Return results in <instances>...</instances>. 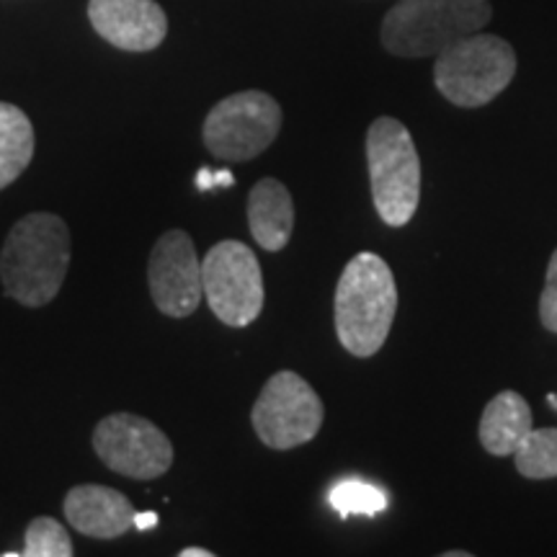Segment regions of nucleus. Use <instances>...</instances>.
I'll return each mask as SVG.
<instances>
[{
  "mask_svg": "<svg viewBox=\"0 0 557 557\" xmlns=\"http://www.w3.org/2000/svg\"><path fill=\"white\" fill-rule=\"evenodd\" d=\"M398 312L393 269L377 253H357L346 263L336 287V333L351 357L369 359L385 346Z\"/></svg>",
  "mask_w": 557,
  "mask_h": 557,
  "instance_id": "2",
  "label": "nucleus"
},
{
  "mask_svg": "<svg viewBox=\"0 0 557 557\" xmlns=\"http://www.w3.org/2000/svg\"><path fill=\"white\" fill-rule=\"evenodd\" d=\"M94 449L116 475L156 480L171 470L173 444L148 418L111 413L94 429Z\"/></svg>",
  "mask_w": 557,
  "mask_h": 557,
  "instance_id": "9",
  "label": "nucleus"
},
{
  "mask_svg": "<svg viewBox=\"0 0 557 557\" xmlns=\"http://www.w3.org/2000/svg\"><path fill=\"white\" fill-rule=\"evenodd\" d=\"M148 284L156 308L169 318H189L199 308L201 261L194 240L184 230H169L152 246L148 261Z\"/></svg>",
  "mask_w": 557,
  "mask_h": 557,
  "instance_id": "10",
  "label": "nucleus"
},
{
  "mask_svg": "<svg viewBox=\"0 0 557 557\" xmlns=\"http://www.w3.org/2000/svg\"><path fill=\"white\" fill-rule=\"evenodd\" d=\"M178 555L181 557H212L214 553H212V549H207V547H184Z\"/></svg>",
  "mask_w": 557,
  "mask_h": 557,
  "instance_id": "23",
  "label": "nucleus"
},
{
  "mask_svg": "<svg viewBox=\"0 0 557 557\" xmlns=\"http://www.w3.org/2000/svg\"><path fill=\"white\" fill-rule=\"evenodd\" d=\"M158 513L156 511H148V513H135V527L139 532H148V529H156L158 527Z\"/></svg>",
  "mask_w": 557,
  "mask_h": 557,
  "instance_id": "20",
  "label": "nucleus"
},
{
  "mask_svg": "<svg viewBox=\"0 0 557 557\" xmlns=\"http://www.w3.org/2000/svg\"><path fill=\"white\" fill-rule=\"evenodd\" d=\"M282 129V107L263 90L227 96L207 114L201 137L214 158L246 163L261 156Z\"/></svg>",
  "mask_w": 557,
  "mask_h": 557,
  "instance_id": "6",
  "label": "nucleus"
},
{
  "mask_svg": "<svg viewBox=\"0 0 557 557\" xmlns=\"http://www.w3.org/2000/svg\"><path fill=\"white\" fill-rule=\"evenodd\" d=\"M540 320L549 333H557V248L549 259L547 282L540 297Z\"/></svg>",
  "mask_w": 557,
  "mask_h": 557,
  "instance_id": "19",
  "label": "nucleus"
},
{
  "mask_svg": "<svg viewBox=\"0 0 557 557\" xmlns=\"http://www.w3.org/2000/svg\"><path fill=\"white\" fill-rule=\"evenodd\" d=\"M197 189L199 191H212L214 189V171L212 169H201L197 173Z\"/></svg>",
  "mask_w": 557,
  "mask_h": 557,
  "instance_id": "21",
  "label": "nucleus"
},
{
  "mask_svg": "<svg viewBox=\"0 0 557 557\" xmlns=\"http://www.w3.org/2000/svg\"><path fill=\"white\" fill-rule=\"evenodd\" d=\"M367 165L382 222L389 227L408 225L421 201V160L406 124L393 116H380L369 124Z\"/></svg>",
  "mask_w": 557,
  "mask_h": 557,
  "instance_id": "5",
  "label": "nucleus"
},
{
  "mask_svg": "<svg viewBox=\"0 0 557 557\" xmlns=\"http://www.w3.org/2000/svg\"><path fill=\"white\" fill-rule=\"evenodd\" d=\"M24 557H70L75 553L67 529L52 517H39L26 527Z\"/></svg>",
  "mask_w": 557,
  "mask_h": 557,
  "instance_id": "18",
  "label": "nucleus"
},
{
  "mask_svg": "<svg viewBox=\"0 0 557 557\" xmlns=\"http://www.w3.org/2000/svg\"><path fill=\"white\" fill-rule=\"evenodd\" d=\"M70 527L94 540H116L135 527V506L124 493L107 485H75L65 496Z\"/></svg>",
  "mask_w": 557,
  "mask_h": 557,
  "instance_id": "12",
  "label": "nucleus"
},
{
  "mask_svg": "<svg viewBox=\"0 0 557 557\" xmlns=\"http://www.w3.org/2000/svg\"><path fill=\"white\" fill-rule=\"evenodd\" d=\"M547 403H549V408L557 410V398H555V395H547Z\"/></svg>",
  "mask_w": 557,
  "mask_h": 557,
  "instance_id": "25",
  "label": "nucleus"
},
{
  "mask_svg": "<svg viewBox=\"0 0 557 557\" xmlns=\"http://www.w3.org/2000/svg\"><path fill=\"white\" fill-rule=\"evenodd\" d=\"M472 553H462V549H449V553H444V557H470Z\"/></svg>",
  "mask_w": 557,
  "mask_h": 557,
  "instance_id": "24",
  "label": "nucleus"
},
{
  "mask_svg": "<svg viewBox=\"0 0 557 557\" xmlns=\"http://www.w3.org/2000/svg\"><path fill=\"white\" fill-rule=\"evenodd\" d=\"M325 408L310 382L297 372H276L263 385L259 400L250 410L256 436L269 449H295L312 442L323 426Z\"/></svg>",
  "mask_w": 557,
  "mask_h": 557,
  "instance_id": "8",
  "label": "nucleus"
},
{
  "mask_svg": "<svg viewBox=\"0 0 557 557\" xmlns=\"http://www.w3.org/2000/svg\"><path fill=\"white\" fill-rule=\"evenodd\" d=\"M329 504L338 517H374L382 513L389 504V496L380 485L364 483V480H341L331 487Z\"/></svg>",
  "mask_w": 557,
  "mask_h": 557,
  "instance_id": "17",
  "label": "nucleus"
},
{
  "mask_svg": "<svg viewBox=\"0 0 557 557\" xmlns=\"http://www.w3.org/2000/svg\"><path fill=\"white\" fill-rule=\"evenodd\" d=\"M96 34L124 52H150L163 45L169 16L156 0H88Z\"/></svg>",
  "mask_w": 557,
  "mask_h": 557,
  "instance_id": "11",
  "label": "nucleus"
},
{
  "mask_svg": "<svg viewBox=\"0 0 557 557\" xmlns=\"http://www.w3.org/2000/svg\"><path fill=\"white\" fill-rule=\"evenodd\" d=\"M34 158V127L13 103L0 101V189L11 186Z\"/></svg>",
  "mask_w": 557,
  "mask_h": 557,
  "instance_id": "15",
  "label": "nucleus"
},
{
  "mask_svg": "<svg viewBox=\"0 0 557 557\" xmlns=\"http://www.w3.org/2000/svg\"><path fill=\"white\" fill-rule=\"evenodd\" d=\"M529 431H532V410L517 389L498 393L480 418V444L493 457H511Z\"/></svg>",
  "mask_w": 557,
  "mask_h": 557,
  "instance_id": "14",
  "label": "nucleus"
},
{
  "mask_svg": "<svg viewBox=\"0 0 557 557\" xmlns=\"http://www.w3.org/2000/svg\"><path fill=\"white\" fill-rule=\"evenodd\" d=\"M517 50L496 34H470L436 54L434 83L438 94L459 109H480L511 86Z\"/></svg>",
  "mask_w": 557,
  "mask_h": 557,
  "instance_id": "4",
  "label": "nucleus"
},
{
  "mask_svg": "<svg viewBox=\"0 0 557 557\" xmlns=\"http://www.w3.org/2000/svg\"><path fill=\"white\" fill-rule=\"evenodd\" d=\"M70 230L52 212H32L11 227L0 250L3 292L24 308H45L60 295L70 267Z\"/></svg>",
  "mask_w": 557,
  "mask_h": 557,
  "instance_id": "1",
  "label": "nucleus"
},
{
  "mask_svg": "<svg viewBox=\"0 0 557 557\" xmlns=\"http://www.w3.org/2000/svg\"><path fill=\"white\" fill-rule=\"evenodd\" d=\"M235 184V178H233V173L230 171H214V189H222V186H233Z\"/></svg>",
  "mask_w": 557,
  "mask_h": 557,
  "instance_id": "22",
  "label": "nucleus"
},
{
  "mask_svg": "<svg viewBox=\"0 0 557 557\" xmlns=\"http://www.w3.org/2000/svg\"><path fill=\"white\" fill-rule=\"evenodd\" d=\"M201 287L209 310L230 329H246L261 315L263 274L261 263L246 243L220 240L201 261Z\"/></svg>",
  "mask_w": 557,
  "mask_h": 557,
  "instance_id": "7",
  "label": "nucleus"
},
{
  "mask_svg": "<svg viewBox=\"0 0 557 557\" xmlns=\"http://www.w3.org/2000/svg\"><path fill=\"white\" fill-rule=\"evenodd\" d=\"M517 470L529 480L557 478V429H532L513 451Z\"/></svg>",
  "mask_w": 557,
  "mask_h": 557,
  "instance_id": "16",
  "label": "nucleus"
},
{
  "mask_svg": "<svg viewBox=\"0 0 557 557\" xmlns=\"http://www.w3.org/2000/svg\"><path fill=\"white\" fill-rule=\"evenodd\" d=\"M491 0H400L382 18V47L395 58H436L457 39L483 32Z\"/></svg>",
  "mask_w": 557,
  "mask_h": 557,
  "instance_id": "3",
  "label": "nucleus"
},
{
  "mask_svg": "<svg viewBox=\"0 0 557 557\" xmlns=\"http://www.w3.org/2000/svg\"><path fill=\"white\" fill-rule=\"evenodd\" d=\"M248 227L253 240L269 253L287 246L295 230V205L282 181L261 178L248 194Z\"/></svg>",
  "mask_w": 557,
  "mask_h": 557,
  "instance_id": "13",
  "label": "nucleus"
}]
</instances>
